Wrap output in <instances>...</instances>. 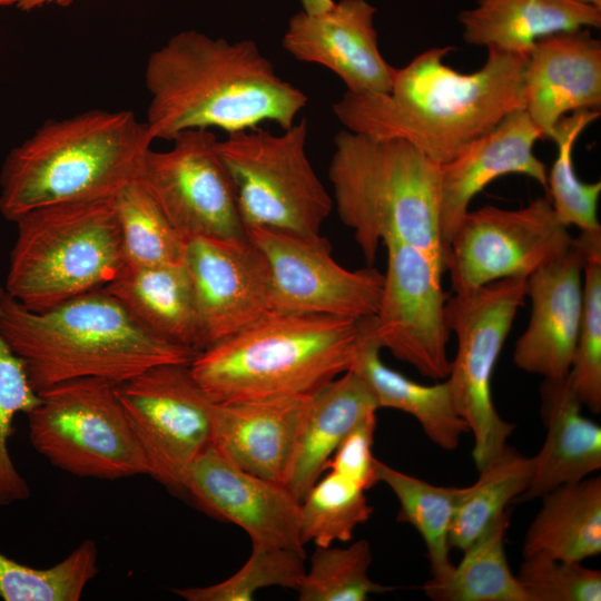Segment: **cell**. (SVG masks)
Listing matches in <instances>:
<instances>
[{
	"instance_id": "44dd1931",
	"label": "cell",
	"mask_w": 601,
	"mask_h": 601,
	"mask_svg": "<svg viewBox=\"0 0 601 601\" xmlns=\"http://www.w3.org/2000/svg\"><path fill=\"white\" fill-rule=\"evenodd\" d=\"M539 139L542 135L524 109L515 110L441 166L440 221L445 252L472 199L494 179L521 174L546 189L545 165L533 152Z\"/></svg>"
},
{
	"instance_id": "3957f363",
	"label": "cell",
	"mask_w": 601,
	"mask_h": 601,
	"mask_svg": "<svg viewBox=\"0 0 601 601\" xmlns=\"http://www.w3.org/2000/svg\"><path fill=\"white\" fill-rule=\"evenodd\" d=\"M0 332L32 388L83 377L120 384L160 364H190L196 352L162 339L105 288L36 312L4 292Z\"/></svg>"
},
{
	"instance_id": "8992f818",
	"label": "cell",
	"mask_w": 601,
	"mask_h": 601,
	"mask_svg": "<svg viewBox=\"0 0 601 601\" xmlns=\"http://www.w3.org/2000/svg\"><path fill=\"white\" fill-rule=\"evenodd\" d=\"M359 338L361 319L270 311L189 368L215 403L305 395L351 368Z\"/></svg>"
},
{
	"instance_id": "d6a6232c",
	"label": "cell",
	"mask_w": 601,
	"mask_h": 601,
	"mask_svg": "<svg viewBox=\"0 0 601 601\" xmlns=\"http://www.w3.org/2000/svg\"><path fill=\"white\" fill-rule=\"evenodd\" d=\"M124 265L181 264L185 240L136 179L115 197Z\"/></svg>"
},
{
	"instance_id": "f1b7e54d",
	"label": "cell",
	"mask_w": 601,
	"mask_h": 601,
	"mask_svg": "<svg viewBox=\"0 0 601 601\" xmlns=\"http://www.w3.org/2000/svg\"><path fill=\"white\" fill-rule=\"evenodd\" d=\"M505 510L467 549L443 580H427L422 590L434 601H529L509 566L504 549L510 526Z\"/></svg>"
},
{
	"instance_id": "8fae6325",
	"label": "cell",
	"mask_w": 601,
	"mask_h": 601,
	"mask_svg": "<svg viewBox=\"0 0 601 601\" xmlns=\"http://www.w3.org/2000/svg\"><path fill=\"white\" fill-rule=\"evenodd\" d=\"M574 238L546 197L520 209L467 210L446 246L445 270L454 294L489 283L529 277L570 249Z\"/></svg>"
},
{
	"instance_id": "5b68a950",
	"label": "cell",
	"mask_w": 601,
	"mask_h": 601,
	"mask_svg": "<svg viewBox=\"0 0 601 601\" xmlns=\"http://www.w3.org/2000/svg\"><path fill=\"white\" fill-rule=\"evenodd\" d=\"M328 168L333 205L368 264L396 239L420 250L437 276L445 270L441 233V166L403 139L341 130Z\"/></svg>"
},
{
	"instance_id": "30bf717a",
	"label": "cell",
	"mask_w": 601,
	"mask_h": 601,
	"mask_svg": "<svg viewBox=\"0 0 601 601\" xmlns=\"http://www.w3.org/2000/svg\"><path fill=\"white\" fill-rule=\"evenodd\" d=\"M526 278L495 280L454 294L445 304L457 352L447 381L460 416L474 437L472 457L480 470L506 445L515 425L497 413L491 392L494 366L526 296Z\"/></svg>"
},
{
	"instance_id": "603a6c76",
	"label": "cell",
	"mask_w": 601,
	"mask_h": 601,
	"mask_svg": "<svg viewBox=\"0 0 601 601\" xmlns=\"http://www.w3.org/2000/svg\"><path fill=\"white\" fill-rule=\"evenodd\" d=\"M377 410L373 395L352 370L307 394L283 481L299 502L326 471L345 436Z\"/></svg>"
},
{
	"instance_id": "6da1fadb",
	"label": "cell",
	"mask_w": 601,
	"mask_h": 601,
	"mask_svg": "<svg viewBox=\"0 0 601 601\" xmlns=\"http://www.w3.org/2000/svg\"><path fill=\"white\" fill-rule=\"evenodd\" d=\"M452 47H436L397 69L385 93L345 92L333 112L353 132L403 139L442 166L472 141L524 109L528 56L486 48L484 65L462 73L443 62Z\"/></svg>"
},
{
	"instance_id": "74e56055",
	"label": "cell",
	"mask_w": 601,
	"mask_h": 601,
	"mask_svg": "<svg viewBox=\"0 0 601 601\" xmlns=\"http://www.w3.org/2000/svg\"><path fill=\"white\" fill-rule=\"evenodd\" d=\"M304 558L292 550L253 544L248 560L226 580L208 587L176 588L173 592L187 601H250L264 588L297 591L306 572Z\"/></svg>"
},
{
	"instance_id": "f546056e",
	"label": "cell",
	"mask_w": 601,
	"mask_h": 601,
	"mask_svg": "<svg viewBox=\"0 0 601 601\" xmlns=\"http://www.w3.org/2000/svg\"><path fill=\"white\" fill-rule=\"evenodd\" d=\"M375 475L396 495L397 521L411 524L423 538L432 580L445 579L453 569L449 535L462 487L439 486L403 473L375 459Z\"/></svg>"
},
{
	"instance_id": "52a82bcc",
	"label": "cell",
	"mask_w": 601,
	"mask_h": 601,
	"mask_svg": "<svg viewBox=\"0 0 601 601\" xmlns=\"http://www.w3.org/2000/svg\"><path fill=\"white\" fill-rule=\"evenodd\" d=\"M13 223L2 286L31 311L104 288L124 266L115 198L43 206Z\"/></svg>"
},
{
	"instance_id": "836d02e7",
	"label": "cell",
	"mask_w": 601,
	"mask_h": 601,
	"mask_svg": "<svg viewBox=\"0 0 601 601\" xmlns=\"http://www.w3.org/2000/svg\"><path fill=\"white\" fill-rule=\"evenodd\" d=\"M600 117V110L581 109L562 117L550 139L555 142L558 155L548 175L546 189L558 219L566 227H579L581 233L601 230L598 220V201L601 183H583L574 171L573 148L581 132Z\"/></svg>"
},
{
	"instance_id": "7bdbcfd3",
	"label": "cell",
	"mask_w": 601,
	"mask_h": 601,
	"mask_svg": "<svg viewBox=\"0 0 601 601\" xmlns=\"http://www.w3.org/2000/svg\"><path fill=\"white\" fill-rule=\"evenodd\" d=\"M303 11L307 13H318L329 9L333 4V0H300Z\"/></svg>"
},
{
	"instance_id": "7402d4cb",
	"label": "cell",
	"mask_w": 601,
	"mask_h": 601,
	"mask_svg": "<svg viewBox=\"0 0 601 601\" xmlns=\"http://www.w3.org/2000/svg\"><path fill=\"white\" fill-rule=\"evenodd\" d=\"M305 395L215 403L211 445L252 474L284 481L300 425Z\"/></svg>"
},
{
	"instance_id": "f6af8a7d",
	"label": "cell",
	"mask_w": 601,
	"mask_h": 601,
	"mask_svg": "<svg viewBox=\"0 0 601 601\" xmlns=\"http://www.w3.org/2000/svg\"><path fill=\"white\" fill-rule=\"evenodd\" d=\"M580 1L601 8V0H580Z\"/></svg>"
},
{
	"instance_id": "e575fe53",
	"label": "cell",
	"mask_w": 601,
	"mask_h": 601,
	"mask_svg": "<svg viewBox=\"0 0 601 601\" xmlns=\"http://www.w3.org/2000/svg\"><path fill=\"white\" fill-rule=\"evenodd\" d=\"M98 571L97 544L90 539L46 569L28 566L0 552V597L4 601H78Z\"/></svg>"
},
{
	"instance_id": "cb8c5ba5",
	"label": "cell",
	"mask_w": 601,
	"mask_h": 601,
	"mask_svg": "<svg viewBox=\"0 0 601 601\" xmlns=\"http://www.w3.org/2000/svg\"><path fill=\"white\" fill-rule=\"evenodd\" d=\"M546 437L532 457V477L515 502H528L564 484L579 482L601 467V427L582 415V404L562 380L540 387Z\"/></svg>"
},
{
	"instance_id": "ee69618b",
	"label": "cell",
	"mask_w": 601,
	"mask_h": 601,
	"mask_svg": "<svg viewBox=\"0 0 601 601\" xmlns=\"http://www.w3.org/2000/svg\"><path fill=\"white\" fill-rule=\"evenodd\" d=\"M20 0H0V7L17 6Z\"/></svg>"
},
{
	"instance_id": "7a4b0ae2",
	"label": "cell",
	"mask_w": 601,
	"mask_h": 601,
	"mask_svg": "<svg viewBox=\"0 0 601 601\" xmlns=\"http://www.w3.org/2000/svg\"><path fill=\"white\" fill-rule=\"evenodd\" d=\"M146 125L154 140L191 129L227 134L274 122L292 127L307 96L275 71L253 40L230 42L197 30L174 35L147 59Z\"/></svg>"
},
{
	"instance_id": "f35d334b",
	"label": "cell",
	"mask_w": 601,
	"mask_h": 601,
	"mask_svg": "<svg viewBox=\"0 0 601 601\" xmlns=\"http://www.w3.org/2000/svg\"><path fill=\"white\" fill-rule=\"evenodd\" d=\"M0 284V298L3 294ZM39 403L22 361L11 349L0 332V505L29 499L31 492L24 477L16 469L8 450L17 414H28Z\"/></svg>"
},
{
	"instance_id": "ba28073f",
	"label": "cell",
	"mask_w": 601,
	"mask_h": 601,
	"mask_svg": "<svg viewBox=\"0 0 601 601\" xmlns=\"http://www.w3.org/2000/svg\"><path fill=\"white\" fill-rule=\"evenodd\" d=\"M38 395L39 403L27 414L29 440L50 464L79 477L150 475L115 384L76 378Z\"/></svg>"
},
{
	"instance_id": "9c48e42d",
	"label": "cell",
	"mask_w": 601,
	"mask_h": 601,
	"mask_svg": "<svg viewBox=\"0 0 601 601\" xmlns=\"http://www.w3.org/2000/svg\"><path fill=\"white\" fill-rule=\"evenodd\" d=\"M307 121L280 134L254 128L218 140L245 228L318 235L334 205L306 154Z\"/></svg>"
},
{
	"instance_id": "4fadbf2b",
	"label": "cell",
	"mask_w": 601,
	"mask_h": 601,
	"mask_svg": "<svg viewBox=\"0 0 601 601\" xmlns=\"http://www.w3.org/2000/svg\"><path fill=\"white\" fill-rule=\"evenodd\" d=\"M270 275V311L361 319L377 312L384 274L348 270L332 257L328 239L268 227L246 229Z\"/></svg>"
},
{
	"instance_id": "4dcf8cb0",
	"label": "cell",
	"mask_w": 601,
	"mask_h": 601,
	"mask_svg": "<svg viewBox=\"0 0 601 601\" xmlns=\"http://www.w3.org/2000/svg\"><path fill=\"white\" fill-rule=\"evenodd\" d=\"M477 481L462 487L451 524L450 548L467 549L528 489L532 457L506 445L480 470Z\"/></svg>"
},
{
	"instance_id": "d4e9b609",
	"label": "cell",
	"mask_w": 601,
	"mask_h": 601,
	"mask_svg": "<svg viewBox=\"0 0 601 601\" xmlns=\"http://www.w3.org/2000/svg\"><path fill=\"white\" fill-rule=\"evenodd\" d=\"M457 19L466 43L528 56L542 37L600 28L601 8L580 0H476Z\"/></svg>"
},
{
	"instance_id": "7c38bea8",
	"label": "cell",
	"mask_w": 601,
	"mask_h": 601,
	"mask_svg": "<svg viewBox=\"0 0 601 601\" xmlns=\"http://www.w3.org/2000/svg\"><path fill=\"white\" fill-rule=\"evenodd\" d=\"M150 467V475L183 492L186 472L211 444L214 401L189 364H160L115 385Z\"/></svg>"
},
{
	"instance_id": "1f68e13d",
	"label": "cell",
	"mask_w": 601,
	"mask_h": 601,
	"mask_svg": "<svg viewBox=\"0 0 601 601\" xmlns=\"http://www.w3.org/2000/svg\"><path fill=\"white\" fill-rule=\"evenodd\" d=\"M583 304L566 384L582 405L601 411V230L581 233Z\"/></svg>"
},
{
	"instance_id": "e0dca14e",
	"label": "cell",
	"mask_w": 601,
	"mask_h": 601,
	"mask_svg": "<svg viewBox=\"0 0 601 601\" xmlns=\"http://www.w3.org/2000/svg\"><path fill=\"white\" fill-rule=\"evenodd\" d=\"M183 492L207 514L240 526L253 544L305 556L297 497L284 483L236 466L211 444L188 467Z\"/></svg>"
},
{
	"instance_id": "8d00e7d4",
	"label": "cell",
	"mask_w": 601,
	"mask_h": 601,
	"mask_svg": "<svg viewBox=\"0 0 601 601\" xmlns=\"http://www.w3.org/2000/svg\"><path fill=\"white\" fill-rule=\"evenodd\" d=\"M372 551L366 540L346 548L317 546L297 589L300 601H365L370 594L384 593L390 587L368 577Z\"/></svg>"
},
{
	"instance_id": "b9f144b4",
	"label": "cell",
	"mask_w": 601,
	"mask_h": 601,
	"mask_svg": "<svg viewBox=\"0 0 601 601\" xmlns=\"http://www.w3.org/2000/svg\"><path fill=\"white\" fill-rule=\"evenodd\" d=\"M72 1L73 0H20L17 8L21 11H32L45 6L67 7L71 4Z\"/></svg>"
},
{
	"instance_id": "5bb4252c",
	"label": "cell",
	"mask_w": 601,
	"mask_h": 601,
	"mask_svg": "<svg viewBox=\"0 0 601 601\" xmlns=\"http://www.w3.org/2000/svg\"><path fill=\"white\" fill-rule=\"evenodd\" d=\"M162 151L149 149L137 180L186 242L205 236L244 238L230 175L209 129L186 130Z\"/></svg>"
},
{
	"instance_id": "484cf974",
	"label": "cell",
	"mask_w": 601,
	"mask_h": 601,
	"mask_svg": "<svg viewBox=\"0 0 601 601\" xmlns=\"http://www.w3.org/2000/svg\"><path fill=\"white\" fill-rule=\"evenodd\" d=\"M375 334L374 316L361 318V338L351 365L373 395L378 408L412 415L425 435L444 450H455L467 423L456 411L447 380L432 385L416 383L384 364Z\"/></svg>"
},
{
	"instance_id": "83f0119b",
	"label": "cell",
	"mask_w": 601,
	"mask_h": 601,
	"mask_svg": "<svg viewBox=\"0 0 601 601\" xmlns=\"http://www.w3.org/2000/svg\"><path fill=\"white\" fill-rule=\"evenodd\" d=\"M542 505L530 524L523 555L582 562L601 552V479L585 477L541 496Z\"/></svg>"
},
{
	"instance_id": "60d3db41",
	"label": "cell",
	"mask_w": 601,
	"mask_h": 601,
	"mask_svg": "<svg viewBox=\"0 0 601 601\" xmlns=\"http://www.w3.org/2000/svg\"><path fill=\"white\" fill-rule=\"evenodd\" d=\"M375 428L376 413L366 417L345 436L327 462L326 470L354 481L365 491L375 485L378 482L372 453Z\"/></svg>"
},
{
	"instance_id": "9a60e30c",
	"label": "cell",
	"mask_w": 601,
	"mask_h": 601,
	"mask_svg": "<svg viewBox=\"0 0 601 601\" xmlns=\"http://www.w3.org/2000/svg\"><path fill=\"white\" fill-rule=\"evenodd\" d=\"M387 268L380 305L374 315L375 334L396 358L425 377L447 378L451 331L445 316L449 298L441 277L416 248L390 239L385 243Z\"/></svg>"
},
{
	"instance_id": "4316f807",
	"label": "cell",
	"mask_w": 601,
	"mask_h": 601,
	"mask_svg": "<svg viewBox=\"0 0 601 601\" xmlns=\"http://www.w3.org/2000/svg\"><path fill=\"white\" fill-rule=\"evenodd\" d=\"M104 288L157 336L196 353L203 351L193 288L184 263L124 265Z\"/></svg>"
},
{
	"instance_id": "ac0fdd59",
	"label": "cell",
	"mask_w": 601,
	"mask_h": 601,
	"mask_svg": "<svg viewBox=\"0 0 601 601\" xmlns=\"http://www.w3.org/2000/svg\"><path fill=\"white\" fill-rule=\"evenodd\" d=\"M375 12L366 0H341L318 13L302 10L289 19L282 46L298 61L329 69L347 92H388L396 68L380 51Z\"/></svg>"
},
{
	"instance_id": "ffe728a7",
	"label": "cell",
	"mask_w": 601,
	"mask_h": 601,
	"mask_svg": "<svg viewBox=\"0 0 601 601\" xmlns=\"http://www.w3.org/2000/svg\"><path fill=\"white\" fill-rule=\"evenodd\" d=\"M523 100L542 138L569 112L600 110L601 42L587 29L540 38L526 58Z\"/></svg>"
},
{
	"instance_id": "2e32d148",
	"label": "cell",
	"mask_w": 601,
	"mask_h": 601,
	"mask_svg": "<svg viewBox=\"0 0 601 601\" xmlns=\"http://www.w3.org/2000/svg\"><path fill=\"white\" fill-rule=\"evenodd\" d=\"M188 273L206 347L270 312V275L262 252L244 238L198 236L185 242Z\"/></svg>"
},
{
	"instance_id": "277c9868",
	"label": "cell",
	"mask_w": 601,
	"mask_h": 601,
	"mask_svg": "<svg viewBox=\"0 0 601 601\" xmlns=\"http://www.w3.org/2000/svg\"><path fill=\"white\" fill-rule=\"evenodd\" d=\"M152 141L131 110L46 120L2 164L0 214L14 221L43 206L115 198L138 178Z\"/></svg>"
},
{
	"instance_id": "ab89813d",
	"label": "cell",
	"mask_w": 601,
	"mask_h": 601,
	"mask_svg": "<svg viewBox=\"0 0 601 601\" xmlns=\"http://www.w3.org/2000/svg\"><path fill=\"white\" fill-rule=\"evenodd\" d=\"M529 601H600L601 572L581 562L524 556L516 575Z\"/></svg>"
},
{
	"instance_id": "d6986e66",
	"label": "cell",
	"mask_w": 601,
	"mask_h": 601,
	"mask_svg": "<svg viewBox=\"0 0 601 601\" xmlns=\"http://www.w3.org/2000/svg\"><path fill=\"white\" fill-rule=\"evenodd\" d=\"M526 296L531 316L515 343L513 363L544 380L565 378L583 304V256L577 238L568 252L526 278Z\"/></svg>"
},
{
	"instance_id": "d590c367",
	"label": "cell",
	"mask_w": 601,
	"mask_h": 601,
	"mask_svg": "<svg viewBox=\"0 0 601 601\" xmlns=\"http://www.w3.org/2000/svg\"><path fill=\"white\" fill-rule=\"evenodd\" d=\"M373 512L365 490L354 481L329 471L319 479L300 501V536L304 544L328 546L335 541L347 542L357 525Z\"/></svg>"
}]
</instances>
